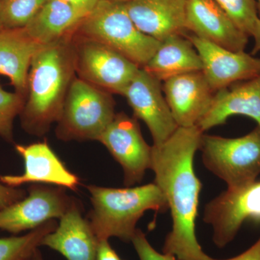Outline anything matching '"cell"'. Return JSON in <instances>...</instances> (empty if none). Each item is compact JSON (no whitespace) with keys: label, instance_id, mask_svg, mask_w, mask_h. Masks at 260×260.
Masks as SVG:
<instances>
[{"label":"cell","instance_id":"cell-31","mask_svg":"<svg viewBox=\"0 0 260 260\" xmlns=\"http://www.w3.org/2000/svg\"><path fill=\"white\" fill-rule=\"evenodd\" d=\"M251 37H253L254 41V47L251 52V54L254 55L256 53L260 52V18L256 22Z\"/></svg>","mask_w":260,"mask_h":260},{"label":"cell","instance_id":"cell-21","mask_svg":"<svg viewBox=\"0 0 260 260\" xmlns=\"http://www.w3.org/2000/svg\"><path fill=\"white\" fill-rule=\"evenodd\" d=\"M85 15L60 0H48L24 27L41 45L57 42L74 32Z\"/></svg>","mask_w":260,"mask_h":260},{"label":"cell","instance_id":"cell-34","mask_svg":"<svg viewBox=\"0 0 260 260\" xmlns=\"http://www.w3.org/2000/svg\"><path fill=\"white\" fill-rule=\"evenodd\" d=\"M107 1L115 2V3H126L130 0H107Z\"/></svg>","mask_w":260,"mask_h":260},{"label":"cell","instance_id":"cell-33","mask_svg":"<svg viewBox=\"0 0 260 260\" xmlns=\"http://www.w3.org/2000/svg\"><path fill=\"white\" fill-rule=\"evenodd\" d=\"M4 28L3 25V21H2V3L0 2V30H3Z\"/></svg>","mask_w":260,"mask_h":260},{"label":"cell","instance_id":"cell-4","mask_svg":"<svg viewBox=\"0 0 260 260\" xmlns=\"http://www.w3.org/2000/svg\"><path fill=\"white\" fill-rule=\"evenodd\" d=\"M75 32L112 48L140 68L150 60L160 44L137 28L125 3L107 0H99Z\"/></svg>","mask_w":260,"mask_h":260},{"label":"cell","instance_id":"cell-29","mask_svg":"<svg viewBox=\"0 0 260 260\" xmlns=\"http://www.w3.org/2000/svg\"><path fill=\"white\" fill-rule=\"evenodd\" d=\"M60 1L71 5L75 9L87 16L96 7L99 0H60Z\"/></svg>","mask_w":260,"mask_h":260},{"label":"cell","instance_id":"cell-9","mask_svg":"<svg viewBox=\"0 0 260 260\" xmlns=\"http://www.w3.org/2000/svg\"><path fill=\"white\" fill-rule=\"evenodd\" d=\"M98 141L120 164L126 186L140 184L147 170L151 169L152 146L143 138L136 118L117 113Z\"/></svg>","mask_w":260,"mask_h":260},{"label":"cell","instance_id":"cell-35","mask_svg":"<svg viewBox=\"0 0 260 260\" xmlns=\"http://www.w3.org/2000/svg\"><path fill=\"white\" fill-rule=\"evenodd\" d=\"M256 6H257L258 14H259V17L260 18V0H256Z\"/></svg>","mask_w":260,"mask_h":260},{"label":"cell","instance_id":"cell-23","mask_svg":"<svg viewBox=\"0 0 260 260\" xmlns=\"http://www.w3.org/2000/svg\"><path fill=\"white\" fill-rule=\"evenodd\" d=\"M48 0H3L2 21L4 28H24Z\"/></svg>","mask_w":260,"mask_h":260},{"label":"cell","instance_id":"cell-22","mask_svg":"<svg viewBox=\"0 0 260 260\" xmlns=\"http://www.w3.org/2000/svg\"><path fill=\"white\" fill-rule=\"evenodd\" d=\"M57 225L56 220H51L23 236L0 238V260H25L42 246L43 239Z\"/></svg>","mask_w":260,"mask_h":260},{"label":"cell","instance_id":"cell-20","mask_svg":"<svg viewBox=\"0 0 260 260\" xmlns=\"http://www.w3.org/2000/svg\"><path fill=\"white\" fill-rule=\"evenodd\" d=\"M199 54L185 36L172 35L160 42L158 49L142 69L159 81L177 75L202 71Z\"/></svg>","mask_w":260,"mask_h":260},{"label":"cell","instance_id":"cell-2","mask_svg":"<svg viewBox=\"0 0 260 260\" xmlns=\"http://www.w3.org/2000/svg\"><path fill=\"white\" fill-rule=\"evenodd\" d=\"M73 34L42 46L32 58L26 102L19 116L28 134L44 136L60 117L68 90L76 77Z\"/></svg>","mask_w":260,"mask_h":260},{"label":"cell","instance_id":"cell-13","mask_svg":"<svg viewBox=\"0 0 260 260\" xmlns=\"http://www.w3.org/2000/svg\"><path fill=\"white\" fill-rule=\"evenodd\" d=\"M15 150L24 161L20 175H0V182L18 188L25 184H53L76 191L80 179L70 172L47 140L29 145H15Z\"/></svg>","mask_w":260,"mask_h":260},{"label":"cell","instance_id":"cell-24","mask_svg":"<svg viewBox=\"0 0 260 260\" xmlns=\"http://www.w3.org/2000/svg\"><path fill=\"white\" fill-rule=\"evenodd\" d=\"M243 32L251 37L259 17L256 0H214Z\"/></svg>","mask_w":260,"mask_h":260},{"label":"cell","instance_id":"cell-1","mask_svg":"<svg viewBox=\"0 0 260 260\" xmlns=\"http://www.w3.org/2000/svg\"><path fill=\"white\" fill-rule=\"evenodd\" d=\"M203 133L198 126L178 127L167 141L152 146L154 183L164 193L172 219L162 253L179 260H215L203 251L195 234L203 184L194 159Z\"/></svg>","mask_w":260,"mask_h":260},{"label":"cell","instance_id":"cell-26","mask_svg":"<svg viewBox=\"0 0 260 260\" xmlns=\"http://www.w3.org/2000/svg\"><path fill=\"white\" fill-rule=\"evenodd\" d=\"M140 260H179L176 256L159 253L149 243L146 236L140 229H137L132 240Z\"/></svg>","mask_w":260,"mask_h":260},{"label":"cell","instance_id":"cell-18","mask_svg":"<svg viewBox=\"0 0 260 260\" xmlns=\"http://www.w3.org/2000/svg\"><path fill=\"white\" fill-rule=\"evenodd\" d=\"M125 6L137 28L158 42L186 31V0H130Z\"/></svg>","mask_w":260,"mask_h":260},{"label":"cell","instance_id":"cell-28","mask_svg":"<svg viewBox=\"0 0 260 260\" xmlns=\"http://www.w3.org/2000/svg\"><path fill=\"white\" fill-rule=\"evenodd\" d=\"M96 260H123L113 249L109 240L99 241L98 245Z\"/></svg>","mask_w":260,"mask_h":260},{"label":"cell","instance_id":"cell-25","mask_svg":"<svg viewBox=\"0 0 260 260\" xmlns=\"http://www.w3.org/2000/svg\"><path fill=\"white\" fill-rule=\"evenodd\" d=\"M26 102V97L3 88L0 83V137L9 143L14 142L13 123L20 116Z\"/></svg>","mask_w":260,"mask_h":260},{"label":"cell","instance_id":"cell-17","mask_svg":"<svg viewBox=\"0 0 260 260\" xmlns=\"http://www.w3.org/2000/svg\"><path fill=\"white\" fill-rule=\"evenodd\" d=\"M236 115L251 118L260 128V75L215 92L210 109L197 126L205 133Z\"/></svg>","mask_w":260,"mask_h":260},{"label":"cell","instance_id":"cell-3","mask_svg":"<svg viewBox=\"0 0 260 260\" xmlns=\"http://www.w3.org/2000/svg\"><path fill=\"white\" fill-rule=\"evenodd\" d=\"M92 208L88 220L99 241L116 237L131 242L137 223L148 210H169L164 193L155 183L126 188L86 186Z\"/></svg>","mask_w":260,"mask_h":260},{"label":"cell","instance_id":"cell-32","mask_svg":"<svg viewBox=\"0 0 260 260\" xmlns=\"http://www.w3.org/2000/svg\"><path fill=\"white\" fill-rule=\"evenodd\" d=\"M25 260H44L42 255V253L39 251V249L34 251L28 257H27Z\"/></svg>","mask_w":260,"mask_h":260},{"label":"cell","instance_id":"cell-6","mask_svg":"<svg viewBox=\"0 0 260 260\" xmlns=\"http://www.w3.org/2000/svg\"><path fill=\"white\" fill-rule=\"evenodd\" d=\"M199 150L205 168L235 189L256 181L260 174V128L239 138L203 133Z\"/></svg>","mask_w":260,"mask_h":260},{"label":"cell","instance_id":"cell-7","mask_svg":"<svg viewBox=\"0 0 260 260\" xmlns=\"http://www.w3.org/2000/svg\"><path fill=\"white\" fill-rule=\"evenodd\" d=\"M73 40L76 76L98 88L123 95L139 67L112 48L75 31Z\"/></svg>","mask_w":260,"mask_h":260},{"label":"cell","instance_id":"cell-11","mask_svg":"<svg viewBox=\"0 0 260 260\" xmlns=\"http://www.w3.org/2000/svg\"><path fill=\"white\" fill-rule=\"evenodd\" d=\"M162 92L161 82L140 68L123 94L134 117L146 124L156 146L167 141L179 127Z\"/></svg>","mask_w":260,"mask_h":260},{"label":"cell","instance_id":"cell-10","mask_svg":"<svg viewBox=\"0 0 260 260\" xmlns=\"http://www.w3.org/2000/svg\"><path fill=\"white\" fill-rule=\"evenodd\" d=\"M74 200L61 186L35 184L29 187L23 199L0 210V230L18 234L49 220H59Z\"/></svg>","mask_w":260,"mask_h":260},{"label":"cell","instance_id":"cell-30","mask_svg":"<svg viewBox=\"0 0 260 260\" xmlns=\"http://www.w3.org/2000/svg\"><path fill=\"white\" fill-rule=\"evenodd\" d=\"M223 260H260V237L250 248L244 252L230 259Z\"/></svg>","mask_w":260,"mask_h":260},{"label":"cell","instance_id":"cell-36","mask_svg":"<svg viewBox=\"0 0 260 260\" xmlns=\"http://www.w3.org/2000/svg\"><path fill=\"white\" fill-rule=\"evenodd\" d=\"M3 1V0H0V2Z\"/></svg>","mask_w":260,"mask_h":260},{"label":"cell","instance_id":"cell-15","mask_svg":"<svg viewBox=\"0 0 260 260\" xmlns=\"http://www.w3.org/2000/svg\"><path fill=\"white\" fill-rule=\"evenodd\" d=\"M186 30L233 51H244L249 37L214 0H186Z\"/></svg>","mask_w":260,"mask_h":260},{"label":"cell","instance_id":"cell-16","mask_svg":"<svg viewBox=\"0 0 260 260\" xmlns=\"http://www.w3.org/2000/svg\"><path fill=\"white\" fill-rule=\"evenodd\" d=\"M82 210L81 203L75 199L55 230L43 239L42 246L58 251L67 260H96L99 241Z\"/></svg>","mask_w":260,"mask_h":260},{"label":"cell","instance_id":"cell-8","mask_svg":"<svg viewBox=\"0 0 260 260\" xmlns=\"http://www.w3.org/2000/svg\"><path fill=\"white\" fill-rule=\"evenodd\" d=\"M203 220L213 229L214 244L223 248L234 240L243 223H260V181L220 193L205 206Z\"/></svg>","mask_w":260,"mask_h":260},{"label":"cell","instance_id":"cell-12","mask_svg":"<svg viewBox=\"0 0 260 260\" xmlns=\"http://www.w3.org/2000/svg\"><path fill=\"white\" fill-rule=\"evenodd\" d=\"M187 38L199 54L202 72L214 91L260 75V57L229 50L193 34Z\"/></svg>","mask_w":260,"mask_h":260},{"label":"cell","instance_id":"cell-5","mask_svg":"<svg viewBox=\"0 0 260 260\" xmlns=\"http://www.w3.org/2000/svg\"><path fill=\"white\" fill-rule=\"evenodd\" d=\"M113 94L75 77L65 99L55 135L62 141L97 140L116 115Z\"/></svg>","mask_w":260,"mask_h":260},{"label":"cell","instance_id":"cell-14","mask_svg":"<svg viewBox=\"0 0 260 260\" xmlns=\"http://www.w3.org/2000/svg\"><path fill=\"white\" fill-rule=\"evenodd\" d=\"M162 88L179 127L197 126L210 109L215 93L202 71L173 77L164 82Z\"/></svg>","mask_w":260,"mask_h":260},{"label":"cell","instance_id":"cell-19","mask_svg":"<svg viewBox=\"0 0 260 260\" xmlns=\"http://www.w3.org/2000/svg\"><path fill=\"white\" fill-rule=\"evenodd\" d=\"M42 47L25 28L0 30V75L8 77L15 92L26 98L32 59Z\"/></svg>","mask_w":260,"mask_h":260},{"label":"cell","instance_id":"cell-27","mask_svg":"<svg viewBox=\"0 0 260 260\" xmlns=\"http://www.w3.org/2000/svg\"><path fill=\"white\" fill-rule=\"evenodd\" d=\"M26 195V191L24 189L10 187L0 182V210L20 201Z\"/></svg>","mask_w":260,"mask_h":260}]
</instances>
